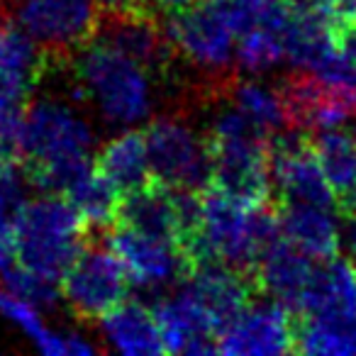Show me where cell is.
<instances>
[{
  "instance_id": "obj_34",
  "label": "cell",
  "mask_w": 356,
  "mask_h": 356,
  "mask_svg": "<svg viewBox=\"0 0 356 356\" xmlns=\"http://www.w3.org/2000/svg\"><path fill=\"white\" fill-rule=\"evenodd\" d=\"M193 0H149V8L156 17H166V15H173V13L184 10L188 8Z\"/></svg>"
},
{
  "instance_id": "obj_23",
  "label": "cell",
  "mask_w": 356,
  "mask_h": 356,
  "mask_svg": "<svg viewBox=\"0 0 356 356\" xmlns=\"http://www.w3.org/2000/svg\"><path fill=\"white\" fill-rule=\"evenodd\" d=\"M293 351L315 356L356 354V315H300Z\"/></svg>"
},
{
  "instance_id": "obj_1",
  "label": "cell",
  "mask_w": 356,
  "mask_h": 356,
  "mask_svg": "<svg viewBox=\"0 0 356 356\" xmlns=\"http://www.w3.org/2000/svg\"><path fill=\"white\" fill-rule=\"evenodd\" d=\"M93 127L74 105L54 98L27 103L20 168L37 188L64 193L93 166Z\"/></svg>"
},
{
  "instance_id": "obj_7",
  "label": "cell",
  "mask_w": 356,
  "mask_h": 356,
  "mask_svg": "<svg viewBox=\"0 0 356 356\" xmlns=\"http://www.w3.org/2000/svg\"><path fill=\"white\" fill-rule=\"evenodd\" d=\"M152 178L168 188L203 191L210 186V149L178 118H156L144 129Z\"/></svg>"
},
{
  "instance_id": "obj_5",
  "label": "cell",
  "mask_w": 356,
  "mask_h": 356,
  "mask_svg": "<svg viewBox=\"0 0 356 356\" xmlns=\"http://www.w3.org/2000/svg\"><path fill=\"white\" fill-rule=\"evenodd\" d=\"M0 15L25 32L49 61L71 59L95 40L103 20L95 0H0Z\"/></svg>"
},
{
  "instance_id": "obj_3",
  "label": "cell",
  "mask_w": 356,
  "mask_h": 356,
  "mask_svg": "<svg viewBox=\"0 0 356 356\" xmlns=\"http://www.w3.org/2000/svg\"><path fill=\"white\" fill-rule=\"evenodd\" d=\"M71 59L81 95L108 124L132 127L152 115L154 76L142 64L98 37Z\"/></svg>"
},
{
  "instance_id": "obj_13",
  "label": "cell",
  "mask_w": 356,
  "mask_h": 356,
  "mask_svg": "<svg viewBox=\"0 0 356 356\" xmlns=\"http://www.w3.org/2000/svg\"><path fill=\"white\" fill-rule=\"evenodd\" d=\"M286 124L300 132H322V129L341 127L351 113L332 90V86L320 74L307 69H296L278 86Z\"/></svg>"
},
{
  "instance_id": "obj_32",
  "label": "cell",
  "mask_w": 356,
  "mask_h": 356,
  "mask_svg": "<svg viewBox=\"0 0 356 356\" xmlns=\"http://www.w3.org/2000/svg\"><path fill=\"white\" fill-rule=\"evenodd\" d=\"M327 13L334 25L356 22V0H327Z\"/></svg>"
},
{
  "instance_id": "obj_28",
  "label": "cell",
  "mask_w": 356,
  "mask_h": 356,
  "mask_svg": "<svg viewBox=\"0 0 356 356\" xmlns=\"http://www.w3.org/2000/svg\"><path fill=\"white\" fill-rule=\"evenodd\" d=\"M3 286L8 293L22 298L25 302H30L37 310H47V307H54L61 298V288L56 281L40 276V273L30 271V268L20 266V264H13L3 271Z\"/></svg>"
},
{
  "instance_id": "obj_9",
  "label": "cell",
  "mask_w": 356,
  "mask_h": 356,
  "mask_svg": "<svg viewBox=\"0 0 356 356\" xmlns=\"http://www.w3.org/2000/svg\"><path fill=\"white\" fill-rule=\"evenodd\" d=\"M268 173L271 186L283 203H310L332 208L334 193L327 184L307 132H278L268 142Z\"/></svg>"
},
{
  "instance_id": "obj_8",
  "label": "cell",
  "mask_w": 356,
  "mask_h": 356,
  "mask_svg": "<svg viewBox=\"0 0 356 356\" xmlns=\"http://www.w3.org/2000/svg\"><path fill=\"white\" fill-rule=\"evenodd\" d=\"M59 288L61 298L76 315L83 320H98L127 298L129 276L108 244L86 242L64 271Z\"/></svg>"
},
{
  "instance_id": "obj_21",
  "label": "cell",
  "mask_w": 356,
  "mask_h": 356,
  "mask_svg": "<svg viewBox=\"0 0 356 356\" xmlns=\"http://www.w3.org/2000/svg\"><path fill=\"white\" fill-rule=\"evenodd\" d=\"M93 163L120 193H127V191H134L152 181L147 144H144V134L139 129H127V132L113 137L98 152Z\"/></svg>"
},
{
  "instance_id": "obj_35",
  "label": "cell",
  "mask_w": 356,
  "mask_h": 356,
  "mask_svg": "<svg viewBox=\"0 0 356 356\" xmlns=\"http://www.w3.org/2000/svg\"><path fill=\"white\" fill-rule=\"evenodd\" d=\"M354 273H356V268H354Z\"/></svg>"
},
{
  "instance_id": "obj_20",
  "label": "cell",
  "mask_w": 356,
  "mask_h": 356,
  "mask_svg": "<svg viewBox=\"0 0 356 356\" xmlns=\"http://www.w3.org/2000/svg\"><path fill=\"white\" fill-rule=\"evenodd\" d=\"M334 20L327 13L291 15L283 30V56L296 69L315 71L337 51Z\"/></svg>"
},
{
  "instance_id": "obj_6",
  "label": "cell",
  "mask_w": 356,
  "mask_h": 356,
  "mask_svg": "<svg viewBox=\"0 0 356 356\" xmlns=\"http://www.w3.org/2000/svg\"><path fill=\"white\" fill-rule=\"evenodd\" d=\"M173 51L195 66L213 86L234 81V35L220 0L191 3L184 10L166 15L163 25Z\"/></svg>"
},
{
  "instance_id": "obj_24",
  "label": "cell",
  "mask_w": 356,
  "mask_h": 356,
  "mask_svg": "<svg viewBox=\"0 0 356 356\" xmlns=\"http://www.w3.org/2000/svg\"><path fill=\"white\" fill-rule=\"evenodd\" d=\"M315 156L334 193V203L356 191V134L346 129H322L317 132Z\"/></svg>"
},
{
  "instance_id": "obj_2",
  "label": "cell",
  "mask_w": 356,
  "mask_h": 356,
  "mask_svg": "<svg viewBox=\"0 0 356 356\" xmlns=\"http://www.w3.org/2000/svg\"><path fill=\"white\" fill-rule=\"evenodd\" d=\"M278 237L276 205L249 208L208 186L200 191L198 232L186 244L184 254L193 268L198 264L218 261L254 276L259 257Z\"/></svg>"
},
{
  "instance_id": "obj_26",
  "label": "cell",
  "mask_w": 356,
  "mask_h": 356,
  "mask_svg": "<svg viewBox=\"0 0 356 356\" xmlns=\"http://www.w3.org/2000/svg\"><path fill=\"white\" fill-rule=\"evenodd\" d=\"M51 61L13 22H0V74L25 76L40 83Z\"/></svg>"
},
{
  "instance_id": "obj_25",
  "label": "cell",
  "mask_w": 356,
  "mask_h": 356,
  "mask_svg": "<svg viewBox=\"0 0 356 356\" xmlns=\"http://www.w3.org/2000/svg\"><path fill=\"white\" fill-rule=\"evenodd\" d=\"M232 105L268 139H273L288 127L278 90H271L261 83L244 81V83L232 86Z\"/></svg>"
},
{
  "instance_id": "obj_27",
  "label": "cell",
  "mask_w": 356,
  "mask_h": 356,
  "mask_svg": "<svg viewBox=\"0 0 356 356\" xmlns=\"http://www.w3.org/2000/svg\"><path fill=\"white\" fill-rule=\"evenodd\" d=\"M234 44V66L247 74H264L281 64L283 56V30L252 27L237 35Z\"/></svg>"
},
{
  "instance_id": "obj_10",
  "label": "cell",
  "mask_w": 356,
  "mask_h": 356,
  "mask_svg": "<svg viewBox=\"0 0 356 356\" xmlns=\"http://www.w3.org/2000/svg\"><path fill=\"white\" fill-rule=\"evenodd\" d=\"M105 244L122 261L129 281L142 288H163L184 283L193 271V264L171 239L152 237L137 229L113 225L103 234Z\"/></svg>"
},
{
  "instance_id": "obj_33",
  "label": "cell",
  "mask_w": 356,
  "mask_h": 356,
  "mask_svg": "<svg viewBox=\"0 0 356 356\" xmlns=\"http://www.w3.org/2000/svg\"><path fill=\"white\" fill-rule=\"evenodd\" d=\"M291 15H310V13H327V0H283ZM330 15V13H327Z\"/></svg>"
},
{
  "instance_id": "obj_22",
  "label": "cell",
  "mask_w": 356,
  "mask_h": 356,
  "mask_svg": "<svg viewBox=\"0 0 356 356\" xmlns=\"http://www.w3.org/2000/svg\"><path fill=\"white\" fill-rule=\"evenodd\" d=\"M61 195L81 215L88 234H105L115 225L120 191L95 168V163L86 173H81Z\"/></svg>"
},
{
  "instance_id": "obj_19",
  "label": "cell",
  "mask_w": 356,
  "mask_h": 356,
  "mask_svg": "<svg viewBox=\"0 0 356 356\" xmlns=\"http://www.w3.org/2000/svg\"><path fill=\"white\" fill-rule=\"evenodd\" d=\"M108 344L127 356H154L166 354L161 341V330L154 310L139 300L118 302L105 315L98 317Z\"/></svg>"
},
{
  "instance_id": "obj_15",
  "label": "cell",
  "mask_w": 356,
  "mask_h": 356,
  "mask_svg": "<svg viewBox=\"0 0 356 356\" xmlns=\"http://www.w3.org/2000/svg\"><path fill=\"white\" fill-rule=\"evenodd\" d=\"M317 259L307 257L288 239L278 237L266 252L259 257L254 266V281L259 293L271 296V300L281 302L291 315H298L302 298L310 286Z\"/></svg>"
},
{
  "instance_id": "obj_4",
  "label": "cell",
  "mask_w": 356,
  "mask_h": 356,
  "mask_svg": "<svg viewBox=\"0 0 356 356\" xmlns=\"http://www.w3.org/2000/svg\"><path fill=\"white\" fill-rule=\"evenodd\" d=\"M86 237L83 220L64 195L25 200L15 215V261L59 283Z\"/></svg>"
},
{
  "instance_id": "obj_29",
  "label": "cell",
  "mask_w": 356,
  "mask_h": 356,
  "mask_svg": "<svg viewBox=\"0 0 356 356\" xmlns=\"http://www.w3.org/2000/svg\"><path fill=\"white\" fill-rule=\"evenodd\" d=\"M22 124H25V110H0V161L20 166Z\"/></svg>"
},
{
  "instance_id": "obj_11",
  "label": "cell",
  "mask_w": 356,
  "mask_h": 356,
  "mask_svg": "<svg viewBox=\"0 0 356 356\" xmlns=\"http://www.w3.org/2000/svg\"><path fill=\"white\" fill-rule=\"evenodd\" d=\"M293 346H296V325L291 320V312L276 300L249 305L218 337V354L227 356L288 354Z\"/></svg>"
},
{
  "instance_id": "obj_31",
  "label": "cell",
  "mask_w": 356,
  "mask_h": 356,
  "mask_svg": "<svg viewBox=\"0 0 356 356\" xmlns=\"http://www.w3.org/2000/svg\"><path fill=\"white\" fill-rule=\"evenodd\" d=\"M339 254H346L356 264V210L339 213Z\"/></svg>"
},
{
  "instance_id": "obj_18",
  "label": "cell",
  "mask_w": 356,
  "mask_h": 356,
  "mask_svg": "<svg viewBox=\"0 0 356 356\" xmlns=\"http://www.w3.org/2000/svg\"><path fill=\"white\" fill-rule=\"evenodd\" d=\"M276 218L281 237L307 257L317 261L339 257V220L330 213V208L278 200Z\"/></svg>"
},
{
  "instance_id": "obj_12",
  "label": "cell",
  "mask_w": 356,
  "mask_h": 356,
  "mask_svg": "<svg viewBox=\"0 0 356 356\" xmlns=\"http://www.w3.org/2000/svg\"><path fill=\"white\" fill-rule=\"evenodd\" d=\"M184 288L205 310L218 330V337L252 305L254 296L259 293L252 273L218 261L198 264L184 281Z\"/></svg>"
},
{
  "instance_id": "obj_17",
  "label": "cell",
  "mask_w": 356,
  "mask_h": 356,
  "mask_svg": "<svg viewBox=\"0 0 356 356\" xmlns=\"http://www.w3.org/2000/svg\"><path fill=\"white\" fill-rule=\"evenodd\" d=\"M115 225L152 234V237L171 239L178 244L181 239V210H178L176 188L149 181L127 193H120Z\"/></svg>"
},
{
  "instance_id": "obj_16",
  "label": "cell",
  "mask_w": 356,
  "mask_h": 356,
  "mask_svg": "<svg viewBox=\"0 0 356 356\" xmlns=\"http://www.w3.org/2000/svg\"><path fill=\"white\" fill-rule=\"evenodd\" d=\"M152 310L166 354H218V330L184 286Z\"/></svg>"
},
{
  "instance_id": "obj_14",
  "label": "cell",
  "mask_w": 356,
  "mask_h": 356,
  "mask_svg": "<svg viewBox=\"0 0 356 356\" xmlns=\"http://www.w3.org/2000/svg\"><path fill=\"white\" fill-rule=\"evenodd\" d=\"M98 40L113 44L129 59L142 64L152 76L171 74L173 66V47L168 42L163 25H159V17L154 15H120V17H103L100 20Z\"/></svg>"
},
{
  "instance_id": "obj_30",
  "label": "cell",
  "mask_w": 356,
  "mask_h": 356,
  "mask_svg": "<svg viewBox=\"0 0 356 356\" xmlns=\"http://www.w3.org/2000/svg\"><path fill=\"white\" fill-rule=\"evenodd\" d=\"M15 264V218L0 215V273Z\"/></svg>"
}]
</instances>
